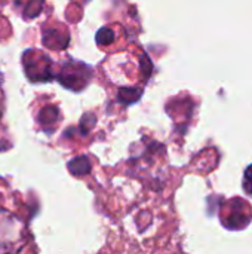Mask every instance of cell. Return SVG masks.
Wrapping results in <instances>:
<instances>
[{
  "label": "cell",
  "mask_w": 252,
  "mask_h": 254,
  "mask_svg": "<svg viewBox=\"0 0 252 254\" xmlns=\"http://www.w3.org/2000/svg\"><path fill=\"white\" fill-rule=\"evenodd\" d=\"M30 247L27 223L12 208H0V254H27Z\"/></svg>",
  "instance_id": "obj_1"
},
{
  "label": "cell",
  "mask_w": 252,
  "mask_h": 254,
  "mask_svg": "<svg viewBox=\"0 0 252 254\" xmlns=\"http://www.w3.org/2000/svg\"><path fill=\"white\" fill-rule=\"evenodd\" d=\"M61 30H64V27H49V31L43 28V45L48 46V48H52V49H61V48H65L67 43L64 40H61Z\"/></svg>",
  "instance_id": "obj_2"
}]
</instances>
